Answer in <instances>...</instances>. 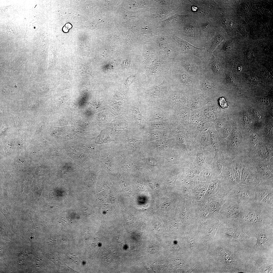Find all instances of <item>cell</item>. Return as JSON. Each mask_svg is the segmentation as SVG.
<instances>
[{"label":"cell","instance_id":"obj_20","mask_svg":"<svg viewBox=\"0 0 273 273\" xmlns=\"http://www.w3.org/2000/svg\"><path fill=\"white\" fill-rule=\"evenodd\" d=\"M212 65L213 70L216 72L219 73L220 72L221 68L218 63L214 60L212 61Z\"/></svg>","mask_w":273,"mask_h":273},{"label":"cell","instance_id":"obj_28","mask_svg":"<svg viewBox=\"0 0 273 273\" xmlns=\"http://www.w3.org/2000/svg\"><path fill=\"white\" fill-rule=\"evenodd\" d=\"M252 114L256 119L259 120L261 118V115L260 113L255 109H253L251 111Z\"/></svg>","mask_w":273,"mask_h":273},{"label":"cell","instance_id":"obj_27","mask_svg":"<svg viewBox=\"0 0 273 273\" xmlns=\"http://www.w3.org/2000/svg\"><path fill=\"white\" fill-rule=\"evenodd\" d=\"M146 162L148 164L151 166H156L157 165V161L153 158L149 157L147 158Z\"/></svg>","mask_w":273,"mask_h":273},{"label":"cell","instance_id":"obj_12","mask_svg":"<svg viewBox=\"0 0 273 273\" xmlns=\"http://www.w3.org/2000/svg\"><path fill=\"white\" fill-rule=\"evenodd\" d=\"M260 202L267 207L273 208V190L269 192Z\"/></svg>","mask_w":273,"mask_h":273},{"label":"cell","instance_id":"obj_11","mask_svg":"<svg viewBox=\"0 0 273 273\" xmlns=\"http://www.w3.org/2000/svg\"><path fill=\"white\" fill-rule=\"evenodd\" d=\"M255 233V236L257 238V242L255 247L258 250L267 242V237L264 234L261 233L257 232Z\"/></svg>","mask_w":273,"mask_h":273},{"label":"cell","instance_id":"obj_9","mask_svg":"<svg viewBox=\"0 0 273 273\" xmlns=\"http://www.w3.org/2000/svg\"><path fill=\"white\" fill-rule=\"evenodd\" d=\"M221 187L217 181H215L210 183L209 185L203 198L201 201H204L207 200L215 194Z\"/></svg>","mask_w":273,"mask_h":273},{"label":"cell","instance_id":"obj_22","mask_svg":"<svg viewBox=\"0 0 273 273\" xmlns=\"http://www.w3.org/2000/svg\"><path fill=\"white\" fill-rule=\"evenodd\" d=\"M258 140V135L256 133L253 134L251 138V142L252 145L255 146L257 143Z\"/></svg>","mask_w":273,"mask_h":273},{"label":"cell","instance_id":"obj_4","mask_svg":"<svg viewBox=\"0 0 273 273\" xmlns=\"http://www.w3.org/2000/svg\"><path fill=\"white\" fill-rule=\"evenodd\" d=\"M235 225L232 228H224L220 233L237 239L242 243L247 241L248 237L243 232L241 226L237 224Z\"/></svg>","mask_w":273,"mask_h":273},{"label":"cell","instance_id":"obj_19","mask_svg":"<svg viewBox=\"0 0 273 273\" xmlns=\"http://www.w3.org/2000/svg\"><path fill=\"white\" fill-rule=\"evenodd\" d=\"M133 111L136 119L140 124L141 125L142 120L143 118V116L141 113L138 108L135 107Z\"/></svg>","mask_w":273,"mask_h":273},{"label":"cell","instance_id":"obj_26","mask_svg":"<svg viewBox=\"0 0 273 273\" xmlns=\"http://www.w3.org/2000/svg\"><path fill=\"white\" fill-rule=\"evenodd\" d=\"M219 102L220 106L223 108H227L229 105L225 101L224 98L221 97L219 98Z\"/></svg>","mask_w":273,"mask_h":273},{"label":"cell","instance_id":"obj_23","mask_svg":"<svg viewBox=\"0 0 273 273\" xmlns=\"http://www.w3.org/2000/svg\"><path fill=\"white\" fill-rule=\"evenodd\" d=\"M161 88L159 86H156L152 88L150 90L151 94L152 95L159 96L161 93Z\"/></svg>","mask_w":273,"mask_h":273},{"label":"cell","instance_id":"obj_35","mask_svg":"<svg viewBox=\"0 0 273 273\" xmlns=\"http://www.w3.org/2000/svg\"><path fill=\"white\" fill-rule=\"evenodd\" d=\"M211 85L210 83L208 82H204L202 84V88L205 90L209 89L211 87Z\"/></svg>","mask_w":273,"mask_h":273},{"label":"cell","instance_id":"obj_37","mask_svg":"<svg viewBox=\"0 0 273 273\" xmlns=\"http://www.w3.org/2000/svg\"><path fill=\"white\" fill-rule=\"evenodd\" d=\"M133 166V164L131 162H125L123 165L124 166L127 168H131Z\"/></svg>","mask_w":273,"mask_h":273},{"label":"cell","instance_id":"obj_38","mask_svg":"<svg viewBox=\"0 0 273 273\" xmlns=\"http://www.w3.org/2000/svg\"><path fill=\"white\" fill-rule=\"evenodd\" d=\"M233 46V43L232 41H230L227 43L226 45V48L228 50L231 49Z\"/></svg>","mask_w":273,"mask_h":273},{"label":"cell","instance_id":"obj_34","mask_svg":"<svg viewBox=\"0 0 273 273\" xmlns=\"http://www.w3.org/2000/svg\"><path fill=\"white\" fill-rule=\"evenodd\" d=\"M134 76H129L126 79V83L128 85L131 84L134 80Z\"/></svg>","mask_w":273,"mask_h":273},{"label":"cell","instance_id":"obj_24","mask_svg":"<svg viewBox=\"0 0 273 273\" xmlns=\"http://www.w3.org/2000/svg\"><path fill=\"white\" fill-rule=\"evenodd\" d=\"M246 58L248 62H250L253 59L254 55L251 48H249L246 53Z\"/></svg>","mask_w":273,"mask_h":273},{"label":"cell","instance_id":"obj_13","mask_svg":"<svg viewBox=\"0 0 273 273\" xmlns=\"http://www.w3.org/2000/svg\"><path fill=\"white\" fill-rule=\"evenodd\" d=\"M241 141L240 134L237 130L233 132L232 140V144L233 147H237L240 145Z\"/></svg>","mask_w":273,"mask_h":273},{"label":"cell","instance_id":"obj_39","mask_svg":"<svg viewBox=\"0 0 273 273\" xmlns=\"http://www.w3.org/2000/svg\"><path fill=\"white\" fill-rule=\"evenodd\" d=\"M272 132V127H268L266 130V134L268 135H270Z\"/></svg>","mask_w":273,"mask_h":273},{"label":"cell","instance_id":"obj_16","mask_svg":"<svg viewBox=\"0 0 273 273\" xmlns=\"http://www.w3.org/2000/svg\"><path fill=\"white\" fill-rule=\"evenodd\" d=\"M259 171L261 176L266 179H269L270 177L271 173L268 169L263 165L260 166L258 168Z\"/></svg>","mask_w":273,"mask_h":273},{"label":"cell","instance_id":"obj_36","mask_svg":"<svg viewBox=\"0 0 273 273\" xmlns=\"http://www.w3.org/2000/svg\"><path fill=\"white\" fill-rule=\"evenodd\" d=\"M151 135L154 138H158L160 137L161 134L160 132L155 131L153 132Z\"/></svg>","mask_w":273,"mask_h":273},{"label":"cell","instance_id":"obj_1","mask_svg":"<svg viewBox=\"0 0 273 273\" xmlns=\"http://www.w3.org/2000/svg\"><path fill=\"white\" fill-rule=\"evenodd\" d=\"M240 205L239 217L247 224H260L265 218L272 217L273 208L267 207L261 202L253 200Z\"/></svg>","mask_w":273,"mask_h":273},{"label":"cell","instance_id":"obj_10","mask_svg":"<svg viewBox=\"0 0 273 273\" xmlns=\"http://www.w3.org/2000/svg\"><path fill=\"white\" fill-rule=\"evenodd\" d=\"M112 141L108 135L104 130L102 131L100 134L96 138L95 143L102 144L110 142Z\"/></svg>","mask_w":273,"mask_h":273},{"label":"cell","instance_id":"obj_21","mask_svg":"<svg viewBox=\"0 0 273 273\" xmlns=\"http://www.w3.org/2000/svg\"><path fill=\"white\" fill-rule=\"evenodd\" d=\"M159 250V247L156 245H152L149 246L148 249V251L149 253L153 254L158 252Z\"/></svg>","mask_w":273,"mask_h":273},{"label":"cell","instance_id":"obj_31","mask_svg":"<svg viewBox=\"0 0 273 273\" xmlns=\"http://www.w3.org/2000/svg\"><path fill=\"white\" fill-rule=\"evenodd\" d=\"M227 78L228 81L231 84L233 85L235 84V83L232 75L230 73H229L227 75Z\"/></svg>","mask_w":273,"mask_h":273},{"label":"cell","instance_id":"obj_30","mask_svg":"<svg viewBox=\"0 0 273 273\" xmlns=\"http://www.w3.org/2000/svg\"><path fill=\"white\" fill-rule=\"evenodd\" d=\"M166 143L162 140L159 141L156 143V146L158 148H163L166 146Z\"/></svg>","mask_w":273,"mask_h":273},{"label":"cell","instance_id":"obj_41","mask_svg":"<svg viewBox=\"0 0 273 273\" xmlns=\"http://www.w3.org/2000/svg\"><path fill=\"white\" fill-rule=\"evenodd\" d=\"M203 175L204 176L206 177H211L212 176V173L210 172H205Z\"/></svg>","mask_w":273,"mask_h":273},{"label":"cell","instance_id":"obj_6","mask_svg":"<svg viewBox=\"0 0 273 273\" xmlns=\"http://www.w3.org/2000/svg\"><path fill=\"white\" fill-rule=\"evenodd\" d=\"M240 183L242 184L254 188L258 184V181L250 171L245 169L241 174Z\"/></svg>","mask_w":273,"mask_h":273},{"label":"cell","instance_id":"obj_3","mask_svg":"<svg viewBox=\"0 0 273 273\" xmlns=\"http://www.w3.org/2000/svg\"><path fill=\"white\" fill-rule=\"evenodd\" d=\"M240 204L236 200L227 198L216 216L223 219L234 221L239 216Z\"/></svg>","mask_w":273,"mask_h":273},{"label":"cell","instance_id":"obj_32","mask_svg":"<svg viewBox=\"0 0 273 273\" xmlns=\"http://www.w3.org/2000/svg\"><path fill=\"white\" fill-rule=\"evenodd\" d=\"M197 163L199 166H201L203 164L204 159L203 156L202 155L199 156L197 160Z\"/></svg>","mask_w":273,"mask_h":273},{"label":"cell","instance_id":"obj_14","mask_svg":"<svg viewBox=\"0 0 273 273\" xmlns=\"http://www.w3.org/2000/svg\"><path fill=\"white\" fill-rule=\"evenodd\" d=\"M242 123L246 130L247 131L250 130L252 125V120L250 117L245 113H243Z\"/></svg>","mask_w":273,"mask_h":273},{"label":"cell","instance_id":"obj_17","mask_svg":"<svg viewBox=\"0 0 273 273\" xmlns=\"http://www.w3.org/2000/svg\"><path fill=\"white\" fill-rule=\"evenodd\" d=\"M234 169V172L235 178L237 184H240V182L241 170L240 167L238 165L236 166Z\"/></svg>","mask_w":273,"mask_h":273},{"label":"cell","instance_id":"obj_15","mask_svg":"<svg viewBox=\"0 0 273 273\" xmlns=\"http://www.w3.org/2000/svg\"><path fill=\"white\" fill-rule=\"evenodd\" d=\"M141 141L134 139H129L127 141L126 145L127 147L130 150L135 149L139 145Z\"/></svg>","mask_w":273,"mask_h":273},{"label":"cell","instance_id":"obj_2","mask_svg":"<svg viewBox=\"0 0 273 273\" xmlns=\"http://www.w3.org/2000/svg\"><path fill=\"white\" fill-rule=\"evenodd\" d=\"M254 188L238 184L229 192L227 198L236 200L240 204L254 200Z\"/></svg>","mask_w":273,"mask_h":273},{"label":"cell","instance_id":"obj_33","mask_svg":"<svg viewBox=\"0 0 273 273\" xmlns=\"http://www.w3.org/2000/svg\"><path fill=\"white\" fill-rule=\"evenodd\" d=\"M204 113L206 117L209 118H213V114L210 110L207 109L204 110Z\"/></svg>","mask_w":273,"mask_h":273},{"label":"cell","instance_id":"obj_8","mask_svg":"<svg viewBox=\"0 0 273 273\" xmlns=\"http://www.w3.org/2000/svg\"><path fill=\"white\" fill-rule=\"evenodd\" d=\"M208 187L202 186L193 187L191 190L188 195L192 200L200 201L203 198Z\"/></svg>","mask_w":273,"mask_h":273},{"label":"cell","instance_id":"obj_29","mask_svg":"<svg viewBox=\"0 0 273 273\" xmlns=\"http://www.w3.org/2000/svg\"><path fill=\"white\" fill-rule=\"evenodd\" d=\"M259 100L261 103L264 105H267L269 103L268 98L266 96L261 97L260 98Z\"/></svg>","mask_w":273,"mask_h":273},{"label":"cell","instance_id":"obj_42","mask_svg":"<svg viewBox=\"0 0 273 273\" xmlns=\"http://www.w3.org/2000/svg\"><path fill=\"white\" fill-rule=\"evenodd\" d=\"M128 62L127 60H125V61L123 62V64H122L123 65V68H125L127 67L128 64Z\"/></svg>","mask_w":273,"mask_h":273},{"label":"cell","instance_id":"obj_43","mask_svg":"<svg viewBox=\"0 0 273 273\" xmlns=\"http://www.w3.org/2000/svg\"><path fill=\"white\" fill-rule=\"evenodd\" d=\"M222 126V123L221 122H219L217 123V126L218 128H221Z\"/></svg>","mask_w":273,"mask_h":273},{"label":"cell","instance_id":"obj_18","mask_svg":"<svg viewBox=\"0 0 273 273\" xmlns=\"http://www.w3.org/2000/svg\"><path fill=\"white\" fill-rule=\"evenodd\" d=\"M222 35H219L217 36L210 48V50L211 52L213 51L217 46L222 41Z\"/></svg>","mask_w":273,"mask_h":273},{"label":"cell","instance_id":"obj_44","mask_svg":"<svg viewBox=\"0 0 273 273\" xmlns=\"http://www.w3.org/2000/svg\"><path fill=\"white\" fill-rule=\"evenodd\" d=\"M242 69V67L241 66H240L238 67V70L239 71H240Z\"/></svg>","mask_w":273,"mask_h":273},{"label":"cell","instance_id":"obj_40","mask_svg":"<svg viewBox=\"0 0 273 273\" xmlns=\"http://www.w3.org/2000/svg\"><path fill=\"white\" fill-rule=\"evenodd\" d=\"M231 60V62L233 66L236 65L238 63V60L236 59H233Z\"/></svg>","mask_w":273,"mask_h":273},{"label":"cell","instance_id":"obj_5","mask_svg":"<svg viewBox=\"0 0 273 273\" xmlns=\"http://www.w3.org/2000/svg\"><path fill=\"white\" fill-rule=\"evenodd\" d=\"M254 200L260 202L269 192L273 190V186L264 185H258L254 188Z\"/></svg>","mask_w":273,"mask_h":273},{"label":"cell","instance_id":"obj_25","mask_svg":"<svg viewBox=\"0 0 273 273\" xmlns=\"http://www.w3.org/2000/svg\"><path fill=\"white\" fill-rule=\"evenodd\" d=\"M230 130L228 126L224 127L222 129L221 132V135L222 137L227 136L230 132Z\"/></svg>","mask_w":273,"mask_h":273},{"label":"cell","instance_id":"obj_7","mask_svg":"<svg viewBox=\"0 0 273 273\" xmlns=\"http://www.w3.org/2000/svg\"><path fill=\"white\" fill-rule=\"evenodd\" d=\"M176 39L179 42L182 50L185 53L199 56L203 49L195 47L177 37H176Z\"/></svg>","mask_w":273,"mask_h":273}]
</instances>
